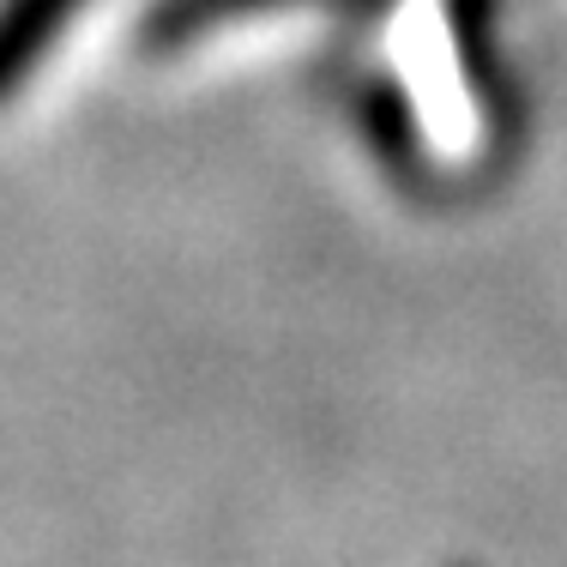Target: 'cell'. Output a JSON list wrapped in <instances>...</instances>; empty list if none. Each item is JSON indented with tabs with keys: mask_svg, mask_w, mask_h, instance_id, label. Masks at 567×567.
Wrapping results in <instances>:
<instances>
[{
	"mask_svg": "<svg viewBox=\"0 0 567 567\" xmlns=\"http://www.w3.org/2000/svg\"><path fill=\"white\" fill-rule=\"evenodd\" d=\"M91 0H0V103L43 66L55 37Z\"/></svg>",
	"mask_w": 567,
	"mask_h": 567,
	"instance_id": "6da1fadb",
	"label": "cell"
},
{
	"mask_svg": "<svg viewBox=\"0 0 567 567\" xmlns=\"http://www.w3.org/2000/svg\"><path fill=\"white\" fill-rule=\"evenodd\" d=\"M278 7H308V0H157L145 12V49H182L194 37L218 31L248 12H278ZM315 7H374V0H315Z\"/></svg>",
	"mask_w": 567,
	"mask_h": 567,
	"instance_id": "7a4b0ae2",
	"label": "cell"
}]
</instances>
